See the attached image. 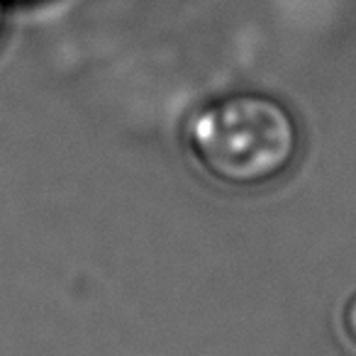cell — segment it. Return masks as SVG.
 <instances>
[{"label": "cell", "mask_w": 356, "mask_h": 356, "mask_svg": "<svg viewBox=\"0 0 356 356\" xmlns=\"http://www.w3.org/2000/svg\"><path fill=\"white\" fill-rule=\"evenodd\" d=\"M191 156L213 181L237 191L276 184L298 161V120L266 93H227L203 103L186 122Z\"/></svg>", "instance_id": "1"}, {"label": "cell", "mask_w": 356, "mask_h": 356, "mask_svg": "<svg viewBox=\"0 0 356 356\" xmlns=\"http://www.w3.org/2000/svg\"><path fill=\"white\" fill-rule=\"evenodd\" d=\"M341 327H344V334L349 337V341L356 346V293L344 305V312H341Z\"/></svg>", "instance_id": "2"}, {"label": "cell", "mask_w": 356, "mask_h": 356, "mask_svg": "<svg viewBox=\"0 0 356 356\" xmlns=\"http://www.w3.org/2000/svg\"><path fill=\"white\" fill-rule=\"evenodd\" d=\"M6 20H8L6 0H0V40H3V35H6Z\"/></svg>", "instance_id": "3"}]
</instances>
